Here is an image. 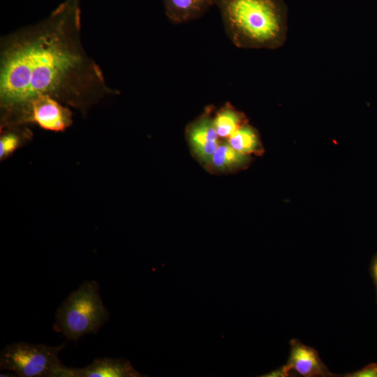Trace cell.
<instances>
[{"label": "cell", "mask_w": 377, "mask_h": 377, "mask_svg": "<svg viewBox=\"0 0 377 377\" xmlns=\"http://www.w3.org/2000/svg\"><path fill=\"white\" fill-rule=\"evenodd\" d=\"M102 302L98 283L86 281L72 292L58 309L55 329L68 340L77 341L89 333H96L109 319Z\"/></svg>", "instance_id": "obj_3"}, {"label": "cell", "mask_w": 377, "mask_h": 377, "mask_svg": "<svg viewBox=\"0 0 377 377\" xmlns=\"http://www.w3.org/2000/svg\"><path fill=\"white\" fill-rule=\"evenodd\" d=\"M118 94L83 47L80 0H64L43 20L1 37V130L27 124L40 95L84 114Z\"/></svg>", "instance_id": "obj_1"}, {"label": "cell", "mask_w": 377, "mask_h": 377, "mask_svg": "<svg viewBox=\"0 0 377 377\" xmlns=\"http://www.w3.org/2000/svg\"><path fill=\"white\" fill-rule=\"evenodd\" d=\"M165 14L173 24H185L202 17L214 0H162Z\"/></svg>", "instance_id": "obj_9"}, {"label": "cell", "mask_w": 377, "mask_h": 377, "mask_svg": "<svg viewBox=\"0 0 377 377\" xmlns=\"http://www.w3.org/2000/svg\"><path fill=\"white\" fill-rule=\"evenodd\" d=\"M31 137V132L24 126H16L1 130L0 158L3 160L12 155Z\"/></svg>", "instance_id": "obj_11"}, {"label": "cell", "mask_w": 377, "mask_h": 377, "mask_svg": "<svg viewBox=\"0 0 377 377\" xmlns=\"http://www.w3.org/2000/svg\"><path fill=\"white\" fill-rule=\"evenodd\" d=\"M142 376L124 358L95 360L84 368H70L68 377H138Z\"/></svg>", "instance_id": "obj_8"}, {"label": "cell", "mask_w": 377, "mask_h": 377, "mask_svg": "<svg viewBox=\"0 0 377 377\" xmlns=\"http://www.w3.org/2000/svg\"><path fill=\"white\" fill-rule=\"evenodd\" d=\"M186 135L195 155L205 164L209 165L219 145V136L210 114L205 113L190 124Z\"/></svg>", "instance_id": "obj_6"}, {"label": "cell", "mask_w": 377, "mask_h": 377, "mask_svg": "<svg viewBox=\"0 0 377 377\" xmlns=\"http://www.w3.org/2000/svg\"><path fill=\"white\" fill-rule=\"evenodd\" d=\"M227 36L242 49L275 50L288 35L283 0H214Z\"/></svg>", "instance_id": "obj_2"}, {"label": "cell", "mask_w": 377, "mask_h": 377, "mask_svg": "<svg viewBox=\"0 0 377 377\" xmlns=\"http://www.w3.org/2000/svg\"><path fill=\"white\" fill-rule=\"evenodd\" d=\"M228 142L238 152L246 155L255 152L260 147V141L256 130L245 123L229 138Z\"/></svg>", "instance_id": "obj_13"}, {"label": "cell", "mask_w": 377, "mask_h": 377, "mask_svg": "<svg viewBox=\"0 0 377 377\" xmlns=\"http://www.w3.org/2000/svg\"><path fill=\"white\" fill-rule=\"evenodd\" d=\"M34 123L47 131L61 132L73 123V114L68 106L46 95L34 99L29 105L27 124Z\"/></svg>", "instance_id": "obj_5"}, {"label": "cell", "mask_w": 377, "mask_h": 377, "mask_svg": "<svg viewBox=\"0 0 377 377\" xmlns=\"http://www.w3.org/2000/svg\"><path fill=\"white\" fill-rule=\"evenodd\" d=\"M286 364L290 370L304 377L330 375L318 352L295 339L290 341V355Z\"/></svg>", "instance_id": "obj_7"}, {"label": "cell", "mask_w": 377, "mask_h": 377, "mask_svg": "<svg viewBox=\"0 0 377 377\" xmlns=\"http://www.w3.org/2000/svg\"><path fill=\"white\" fill-rule=\"evenodd\" d=\"M373 274L376 282L377 283V258L375 260L373 266Z\"/></svg>", "instance_id": "obj_16"}, {"label": "cell", "mask_w": 377, "mask_h": 377, "mask_svg": "<svg viewBox=\"0 0 377 377\" xmlns=\"http://www.w3.org/2000/svg\"><path fill=\"white\" fill-rule=\"evenodd\" d=\"M245 161V155L234 149L226 142L219 144L209 166L216 171H228L241 165Z\"/></svg>", "instance_id": "obj_12"}, {"label": "cell", "mask_w": 377, "mask_h": 377, "mask_svg": "<svg viewBox=\"0 0 377 377\" xmlns=\"http://www.w3.org/2000/svg\"><path fill=\"white\" fill-rule=\"evenodd\" d=\"M65 346L13 343L1 352L0 368L20 377H68L70 368L59 358Z\"/></svg>", "instance_id": "obj_4"}, {"label": "cell", "mask_w": 377, "mask_h": 377, "mask_svg": "<svg viewBox=\"0 0 377 377\" xmlns=\"http://www.w3.org/2000/svg\"><path fill=\"white\" fill-rule=\"evenodd\" d=\"M216 131L219 138H229L242 124L246 123L244 115L226 104L213 117Z\"/></svg>", "instance_id": "obj_10"}, {"label": "cell", "mask_w": 377, "mask_h": 377, "mask_svg": "<svg viewBox=\"0 0 377 377\" xmlns=\"http://www.w3.org/2000/svg\"><path fill=\"white\" fill-rule=\"evenodd\" d=\"M290 369L288 367L287 364L283 366L282 367L272 371L271 373L267 374V375L264 376H268V377H280V376H290Z\"/></svg>", "instance_id": "obj_15"}, {"label": "cell", "mask_w": 377, "mask_h": 377, "mask_svg": "<svg viewBox=\"0 0 377 377\" xmlns=\"http://www.w3.org/2000/svg\"><path fill=\"white\" fill-rule=\"evenodd\" d=\"M349 377H377V364H370L361 370L345 375Z\"/></svg>", "instance_id": "obj_14"}]
</instances>
